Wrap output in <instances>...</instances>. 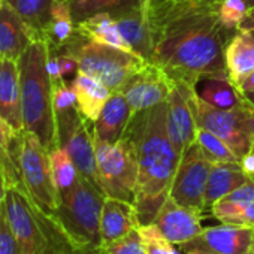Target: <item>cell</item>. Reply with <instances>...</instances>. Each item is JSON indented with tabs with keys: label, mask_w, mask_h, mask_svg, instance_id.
<instances>
[{
	"label": "cell",
	"mask_w": 254,
	"mask_h": 254,
	"mask_svg": "<svg viewBox=\"0 0 254 254\" xmlns=\"http://www.w3.org/2000/svg\"><path fill=\"white\" fill-rule=\"evenodd\" d=\"M174 85L175 82L160 66L145 63L127 81L121 93L136 114L165 103Z\"/></svg>",
	"instance_id": "obj_12"
},
{
	"label": "cell",
	"mask_w": 254,
	"mask_h": 254,
	"mask_svg": "<svg viewBox=\"0 0 254 254\" xmlns=\"http://www.w3.org/2000/svg\"><path fill=\"white\" fill-rule=\"evenodd\" d=\"M75 21L72 17L70 5L63 2H56L51 9V17L44 32L42 42L60 50L63 48L75 35Z\"/></svg>",
	"instance_id": "obj_29"
},
{
	"label": "cell",
	"mask_w": 254,
	"mask_h": 254,
	"mask_svg": "<svg viewBox=\"0 0 254 254\" xmlns=\"http://www.w3.org/2000/svg\"><path fill=\"white\" fill-rule=\"evenodd\" d=\"M251 177L245 174L239 162H227V163H212L206 191H205V200L206 208L211 209V206L220 200L221 197L227 196L242 184H245Z\"/></svg>",
	"instance_id": "obj_24"
},
{
	"label": "cell",
	"mask_w": 254,
	"mask_h": 254,
	"mask_svg": "<svg viewBox=\"0 0 254 254\" xmlns=\"http://www.w3.org/2000/svg\"><path fill=\"white\" fill-rule=\"evenodd\" d=\"M106 194L85 177H79L75 187L60 197L54 212L72 241L90 253H102L100 215Z\"/></svg>",
	"instance_id": "obj_5"
},
{
	"label": "cell",
	"mask_w": 254,
	"mask_h": 254,
	"mask_svg": "<svg viewBox=\"0 0 254 254\" xmlns=\"http://www.w3.org/2000/svg\"><path fill=\"white\" fill-rule=\"evenodd\" d=\"M70 85L76 96L78 111L88 123L93 124L109 100L112 91L99 79L82 72H78L73 76Z\"/></svg>",
	"instance_id": "obj_23"
},
{
	"label": "cell",
	"mask_w": 254,
	"mask_h": 254,
	"mask_svg": "<svg viewBox=\"0 0 254 254\" xmlns=\"http://www.w3.org/2000/svg\"><path fill=\"white\" fill-rule=\"evenodd\" d=\"M0 117L15 130H23L20 64L17 60H0Z\"/></svg>",
	"instance_id": "obj_19"
},
{
	"label": "cell",
	"mask_w": 254,
	"mask_h": 254,
	"mask_svg": "<svg viewBox=\"0 0 254 254\" xmlns=\"http://www.w3.org/2000/svg\"><path fill=\"white\" fill-rule=\"evenodd\" d=\"M18 165L27 194L44 211L54 214L60 199L53 178L50 150L38 135L27 130L20 132Z\"/></svg>",
	"instance_id": "obj_9"
},
{
	"label": "cell",
	"mask_w": 254,
	"mask_h": 254,
	"mask_svg": "<svg viewBox=\"0 0 254 254\" xmlns=\"http://www.w3.org/2000/svg\"><path fill=\"white\" fill-rule=\"evenodd\" d=\"M223 2L224 0H172L160 12L150 18V26L154 33L163 24L180 17L200 12H217Z\"/></svg>",
	"instance_id": "obj_30"
},
{
	"label": "cell",
	"mask_w": 254,
	"mask_h": 254,
	"mask_svg": "<svg viewBox=\"0 0 254 254\" xmlns=\"http://www.w3.org/2000/svg\"><path fill=\"white\" fill-rule=\"evenodd\" d=\"M33 42L32 33L8 5L0 9V60H20Z\"/></svg>",
	"instance_id": "obj_21"
},
{
	"label": "cell",
	"mask_w": 254,
	"mask_h": 254,
	"mask_svg": "<svg viewBox=\"0 0 254 254\" xmlns=\"http://www.w3.org/2000/svg\"><path fill=\"white\" fill-rule=\"evenodd\" d=\"M0 254H23L11 230L5 203L0 208Z\"/></svg>",
	"instance_id": "obj_38"
},
{
	"label": "cell",
	"mask_w": 254,
	"mask_h": 254,
	"mask_svg": "<svg viewBox=\"0 0 254 254\" xmlns=\"http://www.w3.org/2000/svg\"><path fill=\"white\" fill-rule=\"evenodd\" d=\"M59 51V50H57ZM59 63H60V69H62V75L63 78H69L72 75H76L79 72L78 67V62L75 60V57H72L67 53L59 51Z\"/></svg>",
	"instance_id": "obj_39"
},
{
	"label": "cell",
	"mask_w": 254,
	"mask_h": 254,
	"mask_svg": "<svg viewBox=\"0 0 254 254\" xmlns=\"http://www.w3.org/2000/svg\"><path fill=\"white\" fill-rule=\"evenodd\" d=\"M184 254H220V253H214V251H206V250H191L187 251Z\"/></svg>",
	"instance_id": "obj_46"
},
{
	"label": "cell",
	"mask_w": 254,
	"mask_h": 254,
	"mask_svg": "<svg viewBox=\"0 0 254 254\" xmlns=\"http://www.w3.org/2000/svg\"><path fill=\"white\" fill-rule=\"evenodd\" d=\"M59 51L75 57L79 72L99 79L112 93L121 91L127 81L147 63L135 53L93 42L76 32Z\"/></svg>",
	"instance_id": "obj_6"
},
{
	"label": "cell",
	"mask_w": 254,
	"mask_h": 254,
	"mask_svg": "<svg viewBox=\"0 0 254 254\" xmlns=\"http://www.w3.org/2000/svg\"><path fill=\"white\" fill-rule=\"evenodd\" d=\"M94 147L100 190L106 196L133 203L138 180V160L132 139L127 135L114 144L94 139Z\"/></svg>",
	"instance_id": "obj_7"
},
{
	"label": "cell",
	"mask_w": 254,
	"mask_h": 254,
	"mask_svg": "<svg viewBox=\"0 0 254 254\" xmlns=\"http://www.w3.org/2000/svg\"><path fill=\"white\" fill-rule=\"evenodd\" d=\"M211 212L223 224L254 229V178L217 200L211 206Z\"/></svg>",
	"instance_id": "obj_17"
},
{
	"label": "cell",
	"mask_w": 254,
	"mask_h": 254,
	"mask_svg": "<svg viewBox=\"0 0 254 254\" xmlns=\"http://www.w3.org/2000/svg\"><path fill=\"white\" fill-rule=\"evenodd\" d=\"M54 3L56 0H6V5L18 14L30 30L33 42L42 41Z\"/></svg>",
	"instance_id": "obj_27"
},
{
	"label": "cell",
	"mask_w": 254,
	"mask_h": 254,
	"mask_svg": "<svg viewBox=\"0 0 254 254\" xmlns=\"http://www.w3.org/2000/svg\"><path fill=\"white\" fill-rule=\"evenodd\" d=\"M245 97H247V99H248V100H250V102L254 105V91H253V93H248V94H245Z\"/></svg>",
	"instance_id": "obj_48"
},
{
	"label": "cell",
	"mask_w": 254,
	"mask_h": 254,
	"mask_svg": "<svg viewBox=\"0 0 254 254\" xmlns=\"http://www.w3.org/2000/svg\"><path fill=\"white\" fill-rule=\"evenodd\" d=\"M250 254H254V242H253V248H251V253Z\"/></svg>",
	"instance_id": "obj_52"
},
{
	"label": "cell",
	"mask_w": 254,
	"mask_h": 254,
	"mask_svg": "<svg viewBox=\"0 0 254 254\" xmlns=\"http://www.w3.org/2000/svg\"><path fill=\"white\" fill-rule=\"evenodd\" d=\"M211 166L194 142L181 157L169 196L180 205L199 212L206 211L205 191Z\"/></svg>",
	"instance_id": "obj_11"
},
{
	"label": "cell",
	"mask_w": 254,
	"mask_h": 254,
	"mask_svg": "<svg viewBox=\"0 0 254 254\" xmlns=\"http://www.w3.org/2000/svg\"><path fill=\"white\" fill-rule=\"evenodd\" d=\"M5 5H6V0H0V9H2Z\"/></svg>",
	"instance_id": "obj_51"
},
{
	"label": "cell",
	"mask_w": 254,
	"mask_h": 254,
	"mask_svg": "<svg viewBox=\"0 0 254 254\" xmlns=\"http://www.w3.org/2000/svg\"><path fill=\"white\" fill-rule=\"evenodd\" d=\"M242 169L245 171V174L251 178H254V150H251L247 156H244L239 160Z\"/></svg>",
	"instance_id": "obj_41"
},
{
	"label": "cell",
	"mask_w": 254,
	"mask_h": 254,
	"mask_svg": "<svg viewBox=\"0 0 254 254\" xmlns=\"http://www.w3.org/2000/svg\"><path fill=\"white\" fill-rule=\"evenodd\" d=\"M126 135L132 139L136 150L138 180L133 205L139 224L144 226L154 221L169 197L183 157L168 130L166 102L136 112Z\"/></svg>",
	"instance_id": "obj_2"
},
{
	"label": "cell",
	"mask_w": 254,
	"mask_h": 254,
	"mask_svg": "<svg viewBox=\"0 0 254 254\" xmlns=\"http://www.w3.org/2000/svg\"><path fill=\"white\" fill-rule=\"evenodd\" d=\"M239 30H245V32H254V8H251L247 14V17L244 18V21L239 26Z\"/></svg>",
	"instance_id": "obj_42"
},
{
	"label": "cell",
	"mask_w": 254,
	"mask_h": 254,
	"mask_svg": "<svg viewBox=\"0 0 254 254\" xmlns=\"http://www.w3.org/2000/svg\"><path fill=\"white\" fill-rule=\"evenodd\" d=\"M102 254H145L139 227L103 247Z\"/></svg>",
	"instance_id": "obj_36"
},
{
	"label": "cell",
	"mask_w": 254,
	"mask_h": 254,
	"mask_svg": "<svg viewBox=\"0 0 254 254\" xmlns=\"http://www.w3.org/2000/svg\"><path fill=\"white\" fill-rule=\"evenodd\" d=\"M18 64L23 130L38 135L51 151L59 147V130L53 103V79L48 72V45L42 41L32 42Z\"/></svg>",
	"instance_id": "obj_4"
},
{
	"label": "cell",
	"mask_w": 254,
	"mask_h": 254,
	"mask_svg": "<svg viewBox=\"0 0 254 254\" xmlns=\"http://www.w3.org/2000/svg\"><path fill=\"white\" fill-rule=\"evenodd\" d=\"M233 33L220 23L217 12L175 18L154 32L153 63L175 84L193 88L205 79H229L224 50Z\"/></svg>",
	"instance_id": "obj_1"
},
{
	"label": "cell",
	"mask_w": 254,
	"mask_h": 254,
	"mask_svg": "<svg viewBox=\"0 0 254 254\" xmlns=\"http://www.w3.org/2000/svg\"><path fill=\"white\" fill-rule=\"evenodd\" d=\"M139 233L144 242L145 254H183L175 244H172L154 223L139 226Z\"/></svg>",
	"instance_id": "obj_34"
},
{
	"label": "cell",
	"mask_w": 254,
	"mask_h": 254,
	"mask_svg": "<svg viewBox=\"0 0 254 254\" xmlns=\"http://www.w3.org/2000/svg\"><path fill=\"white\" fill-rule=\"evenodd\" d=\"M99 254H100V253H99Z\"/></svg>",
	"instance_id": "obj_53"
},
{
	"label": "cell",
	"mask_w": 254,
	"mask_h": 254,
	"mask_svg": "<svg viewBox=\"0 0 254 254\" xmlns=\"http://www.w3.org/2000/svg\"><path fill=\"white\" fill-rule=\"evenodd\" d=\"M135 112L127 103L121 91H114L103 106L100 115L93 123V136L97 141L114 144L120 141L127 129Z\"/></svg>",
	"instance_id": "obj_16"
},
{
	"label": "cell",
	"mask_w": 254,
	"mask_h": 254,
	"mask_svg": "<svg viewBox=\"0 0 254 254\" xmlns=\"http://www.w3.org/2000/svg\"><path fill=\"white\" fill-rule=\"evenodd\" d=\"M6 190H8V186H6V180H5V175L0 169V208L3 206L5 203V197H6Z\"/></svg>",
	"instance_id": "obj_44"
},
{
	"label": "cell",
	"mask_w": 254,
	"mask_h": 254,
	"mask_svg": "<svg viewBox=\"0 0 254 254\" xmlns=\"http://www.w3.org/2000/svg\"><path fill=\"white\" fill-rule=\"evenodd\" d=\"M236 88H238V91L241 93V94H248V93H253L254 91V70L251 72V73H248L247 76H244L236 85H235Z\"/></svg>",
	"instance_id": "obj_40"
},
{
	"label": "cell",
	"mask_w": 254,
	"mask_h": 254,
	"mask_svg": "<svg viewBox=\"0 0 254 254\" xmlns=\"http://www.w3.org/2000/svg\"><path fill=\"white\" fill-rule=\"evenodd\" d=\"M250 8L245 0H224L218 6L217 15L220 23L230 32L239 30L241 23L247 17Z\"/></svg>",
	"instance_id": "obj_35"
},
{
	"label": "cell",
	"mask_w": 254,
	"mask_h": 254,
	"mask_svg": "<svg viewBox=\"0 0 254 254\" xmlns=\"http://www.w3.org/2000/svg\"><path fill=\"white\" fill-rule=\"evenodd\" d=\"M247 2V5H248V8L251 9V8H254V0H245Z\"/></svg>",
	"instance_id": "obj_49"
},
{
	"label": "cell",
	"mask_w": 254,
	"mask_h": 254,
	"mask_svg": "<svg viewBox=\"0 0 254 254\" xmlns=\"http://www.w3.org/2000/svg\"><path fill=\"white\" fill-rule=\"evenodd\" d=\"M132 9H141L139 0H72L70 3L75 24L97 14H111L115 17Z\"/></svg>",
	"instance_id": "obj_31"
},
{
	"label": "cell",
	"mask_w": 254,
	"mask_h": 254,
	"mask_svg": "<svg viewBox=\"0 0 254 254\" xmlns=\"http://www.w3.org/2000/svg\"><path fill=\"white\" fill-rule=\"evenodd\" d=\"M196 145L199 147L203 157L211 163H227V162H239L235 153L214 133L206 129L197 127Z\"/></svg>",
	"instance_id": "obj_33"
},
{
	"label": "cell",
	"mask_w": 254,
	"mask_h": 254,
	"mask_svg": "<svg viewBox=\"0 0 254 254\" xmlns=\"http://www.w3.org/2000/svg\"><path fill=\"white\" fill-rule=\"evenodd\" d=\"M56 2H63V3H72V0H56Z\"/></svg>",
	"instance_id": "obj_50"
},
{
	"label": "cell",
	"mask_w": 254,
	"mask_h": 254,
	"mask_svg": "<svg viewBox=\"0 0 254 254\" xmlns=\"http://www.w3.org/2000/svg\"><path fill=\"white\" fill-rule=\"evenodd\" d=\"M254 242V229L233 224L203 227L193 239L177 245L184 254L191 250H206L220 254H250Z\"/></svg>",
	"instance_id": "obj_13"
},
{
	"label": "cell",
	"mask_w": 254,
	"mask_h": 254,
	"mask_svg": "<svg viewBox=\"0 0 254 254\" xmlns=\"http://www.w3.org/2000/svg\"><path fill=\"white\" fill-rule=\"evenodd\" d=\"M139 226L141 224L138 220L136 208L132 202L111 196L105 197L100 215L102 248L129 232L138 229Z\"/></svg>",
	"instance_id": "obj_18"
},
{
	"label": "cell",
	"mask_w": 254,
	"mask_h": 254,
	"mask_svg": "<svg viewBox=\"0 0 254 254\" xmlns=\"http://www.w3.org/2000/svg\"><path fill=\"white\" fill-rule=\"evenodd\" d=\"M224 63L229 81L236 85L254 70V32L236 30L224 50Z\"/></svg>",
	"instance_id": "obj_22"
},
{
	"label": "cell",
	"mask_w": 254,
	"mask_h": 254,
	"mask_svg": "<svg viewBox=\"0 0 254 254\" xmlns=\"http://www.w3.org/2000/svg\"><path fill=\"white\" fill-rule=\"evenodd\" d=\"M191 105L197 127L218 136L241 160L253 150L251 109L253 103L247 99L242 106L233 109H217L205 103L196 88L191 90Z\"/></svg>",
	"instance_id": "obj_8"
},
{
	"label": "cell",
	"mask_w": 254,
	"mask_h": 254,
	"mask_svg": "<svg viewBox=\"0 0 254 254\" xmlns=\"http://www.w3.org/2000/svg\"><path fill=\"white\" fill-rule=\"evenodd\" d=\"M153 0H139V5H141V11L144 14V17L148 20V12H150V6H151Z\"/></svg>",
	"instance_id": "obj_45"
},
{
	"label": "cell",
	"mask_w": 254,
	"mask_h": 254,
	"mask_svg": "<svg viewBox=\"0 0 254 254\" xmlns=\"http://www.w3.org/2000/svg\"><path fill=\"white\" fill-rule=\"evenodd\" d=\"M75 32L93 42L133 53L129 44L124 41L123 35L120 33L117 21L111 14H97L90 18H85L76 23Z\"/></svg>",
	"instance_id": "obj_25"
},
{
	"label": "cell",
	"mask_w": 254,
	"mask_h": 254,
	"mask_svg": "<svg viewBox=\"0 0 254 254\" xmlns=\"http://www.w3.org/2000/svg\"><path fill=\"white\" fill-rule=\"evenodd\" d=\"M5 209L23 254H99L79 248L56 215L44 211L21 187L6 190Z\"/></svg>",
	"instance_id": "obj_3"
},
{
	"label": "cell",
	"mask_w": 254,
	"mask_h": 254,
	"mask_svg": "<svg viewBox=\"0 0 254 254\" xmlns=\"http://www.w3.org/2000/svg\"><path fill=\"white\" fill-rule=\"evenodd\" d=\"M120 33L129 44L132 51L147 63H153L156 39L150 21L144 17L141 9H132L114 17Z\"/></svg>",
	"instance_id": "obj_20"
},
{
	"label": "cell",
	"mask_w": 254,
	"mask_h": 254,
	"mask_svg": "<svg viewBox=\"0 0 254 254\" xmlns=\"http://www.w3.org/2000/svg\"><path fill=\"white\" fill-rule=\"evenodd\" d=\"M202 214L203 212L180 205L169 196L153 223L172 244L180 245L202 232Z\"/></svg>",
	"instance_id": "obj_15"
},
{
	"label": "cell",
	"mask_w": 254,
	"mask_h": 254,
	"mask_svg": "<svg viewBox=\"0 0 254 254\" xmlns=\"http://www.w3.org/2000/svg\"><path fill=\"white\" fill-rule=\"evenodd\" d=\"M193 87L175 84L168 96V130L177 150L184 154L194 142L197 123L191 105Z\"/></svg>",
	"instance_id": "obj_14"
},
{
	"label": "cell",
	"mask_w": 254,
	"mask_h": 254,
	"mask_svg": "<svg viewBox=\"0 0 254 254\" xmlns=\"http://www.w3.org/2000/svg\"><path fill=\"white\" fill-rule=\"evenodd\" d=\"M53 103L56 115L76 106V96L70 82H67L66 79L53 82Z\"/></svg>",
	"instance_id": "obj_37"
},
{
	"label": "cell",
	"mask_w": 254,
	"mask_h": 254,
	"mask_svg": "<svg viewBox=\"0 0 254 254\" xmlns=\"http://www.w3.org/2000/svg\"><path fill=\"white\" fill-rule=\"evenodd\" d=\"M50 157H51L53 178L60 199L75 187L81 174L76 165L73 163V160L70 159V156L67 154V151L60 145L50 151Z\"/></svg>",
	"instance_id": "obj_32"
},
{
	"label": "cell",
	"mask_w": 254,
	"mask_h": 254,
	"mask_svg": "<svg viewBox=\"0 0 254 254\" xmlns=\"http://www.w3.org/2000/svg\"><path fill=\"white\" fill-rule=\"evenodd\" d=\"M78 111V106L57 115L59 145L67 151L79 174L99 187L96 169V147L93 129ZM100 189V187H99Z\"/></svg>",
	"instance_id": "obj_10"
},
{
	"label": "cell",
	"mask_w": 254,
	"mask_h": 254,
	"mask_svg": "<svg viewBox=\"0 0 254 254\" xmlns=\"http://www.w3.org/2000/svg\"><path fill=\"white\" fill-rule=\"evenodd\" d=\"M172 0H153L151 2V6H150V12H148V21L153 15H156L157 12H160L168 3H171Z\"/></svg>",
	"instance_id": "obj_43"
},
{
	"label": "cell",
	"mask_w": 254,
	"mask_h": 254,
	"mask_svg": "<svg viewBox=\"0 0 254 254\" xmlns=\"http://www.w3.org/2000/svg\"><path fill=\"white\" fill-rule=\"evenodd\" d=\"M251 127H253V141H254V105L251 109ZM253 150H254V142H253Z\"/></svg>",
	"instance_id": "obj_47"
},
{
	"label": "cell",
	"mask_w": 254,
	"mask_h": 254,
	"mask_svg": "<svg viewBox=\"0 0 254 254\" xmlns=\"http://www.w3.org/2000/svg\"><path fill=\"white\" fill-rule=\"evenodd\" d=\"M199 84H202L196 87L199 97L217 109H233L242 106L247 100L229 79H205Z\"/></svg>",
	"instance_id": "obj_28"
},
{
	"label": "cell",
	"mask_w": 254,
	"mask_h": 254,
	"mask_svg": "<svg viewBox=\"0 0 254 254\" xmlns=\"http://www.w3.org/2000/svg\"><path fill=\"white\" fill-rule=\"evenodd\" d=\"M20 151V132L15 130L0 117V169H2L8 189L23 187L21 172L18 165Z\"/></svg>",
	"instance_id": "obj_26"
}]
</instances>
